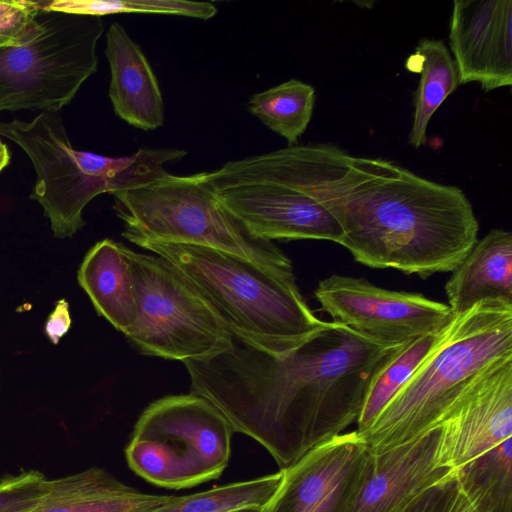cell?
Segmentation results:
<instances>
[{
  "mask_svg": "<svg viewBox=\"0 0 512 512\" xmlns=\"http://www.w3.org/2000/svg\"><path fill=\"white\" fill-rule=\"evenodd\" d=\"M249 182L301 190L336 219L355 261L427 278L452 272L477 242L479 223L462 189L394 162L356 157L332 144L292 145L254 155Z\"/></svg>",
  "mask_w": 512,
  "mask_h": 512,
  "instance_id": "cell-1",
  "label": "cell"
},
{
  "mask_svg": "<svg viewBox=\"0 0 512 512\" xmlns=\"http://www.w3.org/2000/svg\"><path fill=\"white\" fill-rule=\"evenodd\" d=\"M395 347L332 320L285 355L233 338L226 351L183 363L191 391L281 470L357 421L373 372Z\"/></svg>",
  "mask_w": 512,
  "mask_h": 512,
  "instance_id": "cell-2",
  "label": "cell"
},
{
  "mask_svg": "<svg viewBox=\"0 0 512 512\" xmlns=\"http://www.w3.org/2000/svg\"><path fill=\"white\" fill-rule=\"evenodd\" d=\"M205 299L232 337L285 355L325 329L306 303L293 271L274 270L214 248L143 241Z\"/></svg>",
  "mask_w": 512,
  "mask_h": 512,
  "instance_id": "cell-3",
  "label": "cell"
},
{
  "mask_svg": "<svg viewBox=\"0 0 512 512\" xmlns=\"http://www.w3.org/2000/svg\"><path fill=\"white\" fill-rule=\"evenodd\" d=\"M512 359V302L486 300L453 315L437 342L373 423L358 433L373 456L435 429L484 373Z\"/></svg>",
  "mask_w": 512,
  "mask_h": 512,
  "instance_id": "cell-4",
  "label": "cell"
},
{
  "mask_svg": "<svg viewBox=\"0 0 512 512\" xmlns=\"http://www.w3.org/2000/svg\"><path fill=\"white\" fill-rule=\"evenodd\" d=\"M0 136L17 144L31 160L36 182L30 198L41 205L59 239L82 229L83 210L96 196L152 182L168 173L166 164L187 155L178 148H140L121 157L77 150L58 112H41L30 121L0 120Z\"/></svg>",
  "mask_w": 512,
  "mask_h": 512,
  "instance_id": "cell-5",
  "label": "cell"
},
{
  "mask_svg": "<svg viewBox=\"0 0 512 512\" xmlns=\"http://www.w3.org/2000/svg\"><path fill=\"white\" fill-rule=\"evenodd\" d=\"M122 236L143 241L223 250L262 266L293 271L291 260L272 241L254 235L220 201L203 173H166L142 186L113 194Z\"/></svg>",
  "mask_w": 512,
  "mask_h": 512,
  "instance_id": "cell-6",
  "label": "cell"
},
{
  "mask_svg": "<svg viewBox=\"0 0 512 512\" xmlns=\"http://www.w3.org/2000/svg\"><path fill=\"white\" fill-rule=\"evenodd\" d=\"M234 433L225 416L201 395H168L140 414L125 458L136 475L153 485L191 488L221 476Z\"/></svg>",
  "mask_w": 512,
  "mask_h": 512,
  "instance_id": "cell-7",
  "label": "cell"
},
{
  "mask_svg": "<svg viewBox=\"0 0 512 512\" xmlns=\"http://www.w3.org/2000/svg\"><path fill=\"white\" fill-rule=\"evenodd\" d=\"M101 17L41 8L17 44L0 48V111L57 113L97 71Z\"/></svg>",
  "mask_w": 512,
  "mask_h": 512,
  "instance_id": "cell-8",
  "label": "cell"
},
{
  "mask_svg": "<svg viewBox=\"0 0 512 512\" xmlns=\"http://www.w3.org/2000/svg\"><path fill=\"white\" fill-rule=\"evenodd\" d=\"M138 317L124 334L143 355L203 360L226 351L233 337L212 307L165 259L123 245Z\"/></svg>",
  "mask_w": 512,
  "mask_h": 512,
  "instance_id": "cell-9",
  "label": "cell"
},
{
  "mask_svg": "<svg viewBox=\"0 0 512 512\" xmlns=\"http://www.w3.org/2000/svg\"><path fill=\"white\" fill-rule=\"evenodd\" d=\"M314 296L333 321L387 346L439 331L453 316L443 302L381 288L353 276L333 274L322 279Z\"/></svg>",
  "mask_w": 512,
  "mask_h": 512,
  "instance_id": "cell-10",
  "label": "cell"
},
{
  "mask_svg": "<svg viewBox=\"0 0 512 512\" xmlns=\"http://www.w3.org/2000/svg\"><path fill=\"white\" fill-rule=\"evenodd\" d=\"M371 458L356 430L343 432L281 469L282 483L262 512H352Z\"/></svg>",
  "mask_w": 512,
  "mask_h": 512,
  "instance_id": "cell-11",
  "label": "cell"
},
{
  "mask_svg": "<svg viewBox=\"0 0 512 512\" xmlns=\"http://www.w3.org/2000/svg\"><path fill=\"white\" fill-rule=\"evenodd\" d=\"M202 173L223 205L259 238L338 244L342 237L333 215L301 190L276 183L223 181Z\"/></svg>",
  "mask_w": 512,
  "mask_h": 512,
  "instance_id": "cell-12",
  "label": "cell"
},
{
  "mask_svg": "<svg viewBox=\"0 0 512 512\" xmlns=\"http://www.w3.org/2000/svg\"><path fill=\"white\" fill-rule=\"evenodd\" d=\"M437 427V465L454 470L511 438L512 359L477 379Z\"/></svg>",
  "mask_w": 512,
  "mask_h": 512,
  "instance_id": "cell-13",
  "label": "cell"
},
{
  "mask_svg": "<svg viewBox=\"0 0 512 512\" xmlns=\"http://www.w3.org/2000/svg\"><path fill=\"white\" fill-rule=\"evenodd\" d=\"M449 45L460 84L484 92L512 85V1L455 0Z\"/></svg>",
  "mask_w": 512,
  "mask_h": 512,
  "instance_id": "cell-14",
  "label": "cell"
},
{
  "mask_svg": "<svg viewBox=\"0 0 512 512\" xmlns=\"http://www.w3.org/2000/svg\"><path fill=\"white\" fill-rule=\"evenodd\" d=\"M439 428L372 456L366 481L352 512H392L426 489L455 476L437 465Z\"/></svg>",
  "mask_w": 512,
  "mask_h": 512,
  "instance_id": "cell-15",
  "label": "cell"
},
{
  "mask_svg": "<svg viewBox=\"0 0 512 512\" xmlns=\"http://www.w3.org/2000/svg\"><path fill=\"white\" fill-rule=\"evenodd\" d=\"M111 80L108 95L114 113L143 131L164 124V102L158 80L140 46L119 23L106 32Z\"/></svg>",
  "mask_w": 512,
  "mask_h": 512,
  "instance_id": "cell-16",
  "label": "cell"
},
{
  "mask_svg": "<svg viewBox=\"0 0 512 512\" xmlns=\"http://www.w3.org/2000/svg\"><path fill=\"white\" fill-rule=\"evenodd\" d=\"M176 495L143 493L92 467L55 479H46L25 512H150Z\"/></svg>",
  "mask_w": 512,
  "mask_h": 512,
  "instance_id": "cell-17",
  "label": "cell"
},
{
  "mask_svg": "<svg viewBox=\"0 0 512 512\" xmlns=\"http://www.w3.org/2000/svg\"><path fill=\"white\" fill-rule=\"evenodd\" d=\"M445 292L453 315L486 300L512 302V234L490 230L452 271Z\"/></svg>",
  "mask_w": 512,
  "mask_h": 512,
  "instance_id": "cell-18",
  "label": "cell"
},
{
  "mask_svg": "<svg viewBox=\"0 0 512 512\" xmlns=\"http://www.w3.org/2000/svg\"><path fill=\"white\" fill-rule=\"evenodd\" d=\"M77 278L97 313L117 330L125 334L135 324L136 291L123 244L111 239L97 242L85 255Z\"/></svg>",
  "mask_w": 512,
  "mask_h": 512,
  "instance_id": "cell-19",
  "label": "cell"
},
{
  "mask_svg": "<svg viewBox=\"0 0 512 512\" xmlns=\"http://www.w3.org/2000/svg\"><path fill=\"white\" fill-rule=\"evenodd\" d=\"M410 72L420 73L415 92L414 114L408 142L419 148L426 144V131L432 116L458 86L456 63L442 40L421 38L405 63Z\"/></svg>",
  "mask_w": 512,
  "mask_h": 512,
  "instance_id": "cell-20",
  "label": "cell"
},
{
  "mask_svg": "<svg viewBox=\"0 0 512 512\" xmlns=\"http://www.w3.org/2000/svg\"><path fill=\"white\" fill-rule=\"evenodd\" d=\"M512 437L455 470L476 512H512Z\"/></svg>",
  "mask_w": 512,
  "mask_h": 512,
  "instance_id": "cell-21",
  "label": "cell"
},
{
  "mask_svg": "<svg viewBox=\"0 0 512 512\" xmlns=\"http://www.w3.org/2000/svg\"><path fill=\"white\" fill-rule=\"evenodd\" d=\"M443 328L395 347L375 369L368 382L356 421V431L359 434L373 423L410 378L437 342Z\"/></svg>",
  "mask_w": 512,
  "mask_h": 512,
  "instance_id": "cell-22",
  "label": "cell"
},
{
  "mask_svg": "<svg viewBox=\"0 0 512 512\" xmlns=\"http://www.w3.org/2000/svg\"><path fill=\"white\" fill-rule=\"evenodd\" d=\"M313 86L290 79L253 94L248 109L270 130L283 137L288 146L297 145L307 129L315 105Z\"/></svg>",
  "mask_w": 512,
  "mask_h": 512,
  "instance_id": "cell-23",
  "label": "cell"
},
{
  "mask_svg": "<svg viewBox=\"0 0 512 512\" xmlns=\"http://www.w3.org/2000/svg\"><path fill=\"white\" fill-rule=\"evenodd\" d=\"M283 470L251 480L216 486L207 491L176 496L150 512H228L244 507H265L278 491Z\"/></svg>",
  "mask_w": 512,
  "mask_h": 512,
  "instance_id": "cell-24",
  "label": "cell"
},
{
  "mask_svg": "<svg viewBox=\"0 0 512 512\" xmlns=\"http://www.w3.org/2000/svg\"><path fill=\"white\" fill-rule=\"evenodd\" d=\"M44 8L69 14L102 17L120 13H147L209 20L217 7L207 1L189 0H53L45 1Z\"/></svg>",
  "mask_w": 512,
  "mask_h": 512,
  "instance_id": "cell-25",
  "label": "cell"
},
{
  "mask_svg": "<svg viewBox=\"0 0 512 512\" xmlns=\"http://www.w3.org/2000/svg\"><path fill=\"white\" fill-rule=\"evenodd\" d=\"M46 476L36 470L0 480V512H25L39 495Z\"/></svg>",
  "mask_w": 512,
  "mask_h": 512,
  "instance_id": "cell-26",
  "label": "cell"
},
{
  "mask_svg": "<svg viewBox=\"0 0 512 512\" xmlns=\"http://www.w3.org/2000/svg\"><path fill=\"white\" fill-rule=\"evenodd\" d=\"M464 495L454 477L407 500L392 512H459Z\"/></svg>",
  "mask_w": 512,
  "mask_h": 512,
  "instance_id": "cell-27",
  "label": "cell"
},
{
  "mask_svg": "<svg viewBox=\"0 0 512 512\" xmlns=\"http://www.w3.org/2000/svg\"><path fill=\"white\" fill-rule=\"evenodd\" d=\"M39 10V1L0 0V48L19 43Z\"/></svg>",
  "mask_w": 512,
  "mask_h": 512,
  "instance_id": "cell-28",
  "label": "cell"
},
{
  "mask_svg": "<svg viewBox=\"0 0 512 512\" xmlns=\"http://www.w3.org/2000/svg\"><path fill=\"white\" fill-rule=\"evenodd\" d=\"M70 326L69 304L65 299H60L46 321L45 333L52 343L57 344Z\"/></svg>",
  "mask_w": 512,
  "mask_h": 512,
  "instance_id": "cell-29",
  "label": "cell"
},
{
  "mask_svg": "<svg viewBox=\"0 0 512 512\" xmlns=\"http://www.w3.org/2000/svg\"><path fill=\"white\" fill-rule=\"evenodd\" d=\"M10 152L7 145L0 140V172L9 164Z\"/></svg>",
  "mask_w": 512,
  "mask_h": 512,
  "instance_id": "cell-30",
  "label": "cell"
},
{
  "mask_svg": "<svg viewBox=\"0 0 512 512\" xmlns=\"http://www.w3.org/2000/svg\"><path fill=\"white\" fill-rule=\"evenodd\" d=\"M263 508L264 507L250 506V507H244V508H240V509H236V510H232V511H228V512H262Z\"/></svg>",
  "mask_w": 512,
  "mask_h": 512,
  "instance_id": "cell-31",
  "label": "cell"
},
{
  "mask_svg": "<svg viewBox=\"0 0 512 512\" xmlns=\"http://www.w3.org/2000/svg\"><path fill=\"white\" fill-rule=\"evenodd\" d=\"M467 499V498H466ZM463 512H476L473 508V506L469 503V501L467 500V503L465 505V508H464V511Z\"/></svg>",
  "mask_w": 512,
  "mask_h": 512,
  "instance_id": "cell-32",
  "label": "cell"
}]
</instances>
